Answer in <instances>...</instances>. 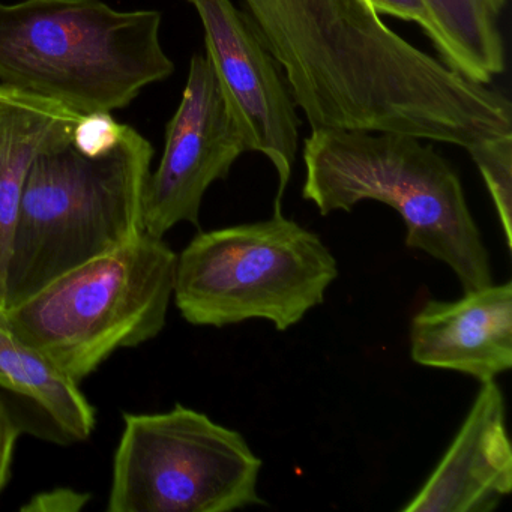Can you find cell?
I'll use <instances>...</instances> for the list:
<instances>
[{"label":"cell","instance_id":"obj_1","mask_svg":"<svg viewBox=\"0 0 512 512\" xmlns=\"http://www.w3.org/2000/svg\"><path fill=\"white\" fill-rule=\"evenodd\" d=\"M311 130L409 134L469 149L512 134V104L412 46L382 16L416 23L424 0H242Z\"/></svg>","mask_w":512,"mask_h":512},{"label":"cell","instance_id":"obj_2","mask_svg":"<svg viewBox=\"0 0 512 512\" xmlns=\"http://www.w3.org/2000/svg\"><path fill=\"white\" fill-rule=\"evenodd\" d=\"M73 133L46 146L32 164L2 310L143 232V197L154 157L149 140L124 125L115 146L91 155L77 148Z\"/></svg>","mask_w":512,"mask_h":512},{"label":"cell","instance_id":"obj_3","mask_svg":"<svg viewBox=\"0 0 512 512\" xmlns=\"http://www.w3.org/2000/svg\"><path fill=\"white\" fill-rule=\"evenodd\" d=\"M158 11H116L103 0L0 4V85L79 116L130 106L175 71Z\"/></svg>","mask_w":512,"mask_h":512},{"label":"cell","instance_id":"obj_4","mask_svg":"<svg viewBox=\"0 0 512 512\" xmlns=\"http://www.w3.org/2000/svg\"><path fill=\"white\" fill-rule=\"evenodd\" d=\"M302 158V197L323 217L364 200L391 206L406 224V247L448 265L464 292L493 284L460 176L434 146L409 134L311 130Z\"/></svg>","mask_w":512,"mask_h":512},{"label":"cell","instance_id":"obj_5","mask_svg":"<svg viewBox=\"0 0 512 512\" xmlns=\"http://www.w3.org/2000/svg\"><path fill=\"white\" fill-rule=\"evenodd\" d=\"M176 262L178 254L163 238L142 232L0 310V322L79 385L116 350L163 331Z\"/></svg>","mask_w":512,"mask_h":512},{"label":"cell","instance_id":"obj_6","mask_svg":"<svg viewBox=\"0 0 512 512\" xmlns=\"http://www.w3.org/2000/svg\"><path fill=\"white\" fill-rule=\"evenodd\" d=\"M338 265L322 239L274 211L269 220L200 232L176 262V307L191 325L266 320L287 331L325 301Z\"/></svg>","mask_w":512,"mask_h":512},{"label":"cell","instance_id":"obj_7","mask_svg":"<svg viewBox=\"0 0 512 512\" xmlns=\"http://www.w3.org/2000/svg\"><path fill=\"white\" fill-rule=\"evenodd\" d=\"M262 460L239 431L176 404L127 413L113 460L110 512H230L265 505Z\"/></svg>","mask_w":512,"mask_h":512},{"label":"cell","instance_id":"obj_8","mask_svg":"<svg viewBox=\"0 0 512 512\" xmlns=\"http://www.w3.org/2000/svg\"><path fill=\"white\" fill-rule=\"evenodd\" d=\"M205 32V55L247 152H259L277 170L274 211H281L299 149L301 118L280 64L266 49L244 10L232 0H185Z\"/></svg>","mask_w":512,"mask_h":512},{"label":"cell","instance_id":"obj_9","mask_svg":"<svg viewBox=\"0 0 512 512\" xmlns=\"http://www.w3.org/2000/svg\"><path fill=\"white\" fill-rule=\"evenodd\" d=\"M245 152L214 67L208 56L194 55L181 104L167 122L163 158L146 184L143 232L163 238L181 223L199 227L206 191L226 181Z\"/></svg>","mask_w":512,"mask_h":512},{"label":"cell","instance_id":"obj_10","mask_svg":"<svg viewBox=\"0 0 512 512\" xmlns=\"http://www.w3.org/2000/svg\"><path fill=\"white\" fill-rule=\"evenodd\" d=\"M512 491L502 389L482 383L445 455L401 512H491Z\"/></svg>","mask_w":512,"mask_h":512},{"label":"cell","instance_id":"obj_11","mask_svg":"<svg viewBox=\"0 0 512 512\" xmlns=\"http://www.w3.org/2000/svg\"><path fill=\"white\" fill-rule=\"evenodd\" d=\"M410 356L416 364L481 383L511 370V281L464 292L457 301L425 302L410 325Z\"/></svg>","mask_w":512,"mask_h":512},{"label":"cell","instance_id":"obj_12","mask_svg":"<svg viewBox=\"0 0 512 512\" xmlns=\"http://www.w3.org/2000/svg\"><path fill=\"white\" fill-rule=\"evenodd\" d=\"M82 116L67 107L0 85V310L5 305L11 242L32 164L71 133Z\"/></svg>","mask_w":512,"mask_h":512},{"label":"cell","instance_id":"obj_13","mask_svg":"<svg viewBox=\"0 0 512 512\" xmlns=\"http://www.w3.org/2000/svg\"><path fill=\"white\" fill-rule=\"evenodd\" d=\"M508 0H424L439 35L437 59L481 86L506 71L500 20Z\"/></svg>","mask_w":512,"mask_h":512},{"label":"cell","instance_id":"obj_14","mask_svg":"<svg viewBox=\"0 0 512 512\" xmlns=\"http://www.w3.org/2000/svg\"><path fill=\"white\" fill-rule=\"evenodd\" d=\"M0 388L31 401L74 442L91 436L95 412L79 385L0 322Z\"/></svg>","mask_w":512,"mask_h":512},{"label":"cell","instance_id":"obj_15","mask_svg":"<svg viewBox=\"0 0 512 512\" xmlns=\"http://www.w3.org/2000/svg\"><path fill=\"white\" fill-rule=\"evenodd\" d=\"M481 173L502 224L506 247L512 248V134L481 140L467 149Z\"/></svg>","mask_w":512,"mask_h":512},{"label":"cell","instance_id":"obj_16","mask_svg":"<svg viewBox=\"0 0 512 512\" xmlns=\"http://www.w3.org/2000/svg\"><path fill=\"white\" fill-rule=\"evenodd\" d=\"M124 124H119L112 113H94L82 116L74 127L73 140L86 154H101L116 145Z\"/></svg>","mask_w":512,"mask_h":512},{"label":"cell","instance_id":"obj_17","mask_svg":"<svg viewBox=\"0 0 512 512\" xmlns=\"http://www.w3.org/2000/svg\"><path fill=\"white\" fill-rule=\"evenodd\" d=\"M20 425L11 413L10 407L0 397V494L7 487L13 469L14 451L19 439Z\"/></svg>","mask_w":512,"mask_h":512},{"label":"cell","instance_id":"obj_18","mask_svg":"<svg viewBox=\"0 0 512 512\" xmlns=\"http://www.w3.org/2000/svg\"><path fill=\"white\" fill-rule=\"evenodd\" d=\"M88 499V494L62 488V490L40 494L23 509L25 511H80L88 503Z\"/></svg>","mask_w":512,"mask_h":512}]
</instances>
